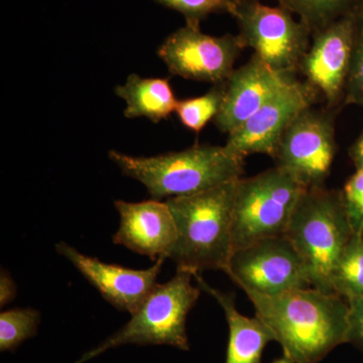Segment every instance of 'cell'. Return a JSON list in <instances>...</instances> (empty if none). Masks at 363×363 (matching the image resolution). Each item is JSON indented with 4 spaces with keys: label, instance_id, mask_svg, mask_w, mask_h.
Here are the masks:
<instances>
[{
    "label": "cell",
    "instance_id": "19",
    "mask_svg": "<svg viewBox=\"0 0 363 363\" xmlns=\"http://www.w3.org/2000/svg\"><path fill=\"white\" fill-rule=\"evenodd\" d=\"M279 6L297 14L311 33L353 11L354 0H277Z\"/></svg>",
    "mask_w": 363,
    "mask_h": 363
},
{
    "label": "cell",
    "instance_id": "4",
    "mask_svg": "<svg viewBox=\"0 0 363 363\" xmlns=\"http://www.w3.org/2000/svg\"><path fill=\"white\" fill-rule=\"evenodd\" d=\"M353 233L341 191L306 188L286 236L304 260L312 288L335 294L332 274Z\"/></svg>",
    "mask_w": 363,
    "mask_h": 363
},
{
    "label": "cell",
    "instance_id": "25",
    "mask_svg": "<svg viewBox=\"0 0 363 363\" xmlns=\"http://www.w3.org/2000/svg\"><path fill=\"white\" fill-rule=\"evenodd\" d=\"M347 343L363 350V297L348 302Z\"/></svg>",
    "mask_w": 363,
    "mask_h": 363
},
{
    "label": "cell",
    "instance_id": "18",
    "mask_svg": "<svg viewBox=\"0 0 363 363\" xmlns=\"http://www.w3.org/2000/svg\"><path fill=\"white\" fill-rule=\"evenodd\" d=\"M334 293L345 298L347 303L363 297V235L353 233L339 259L333 274Z\"/></svg>",
    "mask_w": 363,
    "mask_h": 363
},
{
    "label": "cell",
    "instance_id": "7",
    "mask_svg": "<svg viewBox=\"0 0 363 363\" xmlns=\"http://www.w3.org/2000/svg\"><path fill=\"white\" fill-rule=\"evenodd\" d=\"M231 16L238 23L241 42L255 56L279 73L298 72L312 39L303 21L295 20L284 7L266 6L259 0H235Z\"/></svg>",
    "mask_w": 363,
    "mask_h": 363
},
{
    "label": "cell",
    "instance_id": "26",
    "mask_svg": "<svg viewBox=\"0 0 363 363\" xmlns=\"http://www.w3.org/2000/svg\"><path fill=\"white\" fill-rule=\"evenodd\" d=\"M16 294V286L13 278L9 272L2 269L1 276H0V306L1 308L13 301Z\"/></svg>",
    "mask_w": 363,
    "mask_h": 363
},
{
    "label": "cell",
    "instance_id": "11",
    "mask_svg": "<svg viewBox=\"0 0 363 363\" xmlns=\"http://www.w3.org/2000/svg\"><path fill=\"white\" fill-rule=\"evenodd\" d=\"M359 26L353 11L313 33L311 44L301 62L298 72L306 84L329 106L337 105L345 93Z\"/></svg>",
    "mask_w": 363,
    "mask_h": 363
},
{
    "label": "cell",
    "instance_id": "20",
    "mask_svg": "<svg viewBox=\"0 0 363 363\" xmlns=\"http://www.w3.org/2000/svg\"><path fill=\"white\" fill-rule=\"evenodd\" d=\"M40 313L33 308H16L0 314V351L13 352L38 334Z\"/></svg>",
    "mask_w": 363,
    "mask_h": 363
},
{
    "label": "cell",
    "instance_id": "27",
    "mask_svg": "<svg viewBox=\"0 0 363 363\" xmlns=\"http://www.w3.org/2000/svg\"><path fill=\"white\" fill-rule=\"evenodd\" d=\"M350 155L357 169H363V130L357 142L350 147Z\"/></svg>",
    "mask_w": 363,
    "mask_h": 363
},
{
    "label": "cell",
    "instance_id": "8",
    "mask_svg": "<svg viewBox=\"0 0 363 363\" xmlns=\"http://www.w3.org/2000/svg\"><path fill=\"white\" fill-rule=\"evenodd\" d=\"M223 272L242 290L260 295L311 288L304 260L286 235L234 250Z\"/></svg>",
    "mask_w": 363,
    "mask_h": 363
},
{
    "label": "cell",
    "instance_id": "3",
    "mask_svg": "<svg viewBox=\"0 0 363 363\" xmlns=\"http://www.w3.org/2000/svg\"><path fill=\"white\" fill-rule=\"evenodd\" d=\"M108 157L123 175L140 182L152 199L186 197L238 180L245 159L225 145H196L156 157H133L111 150Z\"/></svg>",
    "mask_w": 363,
    "mask_h": 363
},
{
    "label": "cell",
    "instance_id": "9",
    "mask_svg": "<svg viewBox=\"0 0 363 363\" xmlns=\"http://www.w3.org/2000/svg\"><path fill=\"white\" fill-rule=\"evenodd\" d=\"M336 150L334 116L310 106L286 128L272 159L306 188L324 187Z\"/></svg>",
    "mask_w": 363,
    "mask_h": 363
},
{
    "label": "cell",
    "instance_id": "12",
    "mask_svg": "<svg viewBox=\"0 0 363 363\" xmlns=\"http://www.w3.org/2000/svg\"><path fill=\"white\" fill-rule=\"evenodd\" d=\"M316 96L309 85L296 80L229 133L226 149L241 159L255 154L274 157L286 128Z\"/></svg>",
    "mask_w": 363,
    "mask_h": 363
},
{
    "label": "cell",
    "instance_id": "28",
    "mask_svg": "<svg viewBox=\"0 0 363 363\" xmlns=\"http://www.w3.org/2000/svg\"><path fill=\"white\" fill-rule=\"evenodd\" d=\"M271 363H294L292 360L289 359L288 357H286L285 355L284 357L278 358V359L274 360V362Z\"/></svg>",
    "mask_w": 363,
    "mask_h": 363
},
{
    "label": "cell",
    "instance_id": "5",
    "mask_svg": "<svg viewBox=\"0 0 363 363\" xmlns=\"http://www.w3.org/2000/svg\"><path fill=\"white\" fill-rule=\"evenodd\" d=\"M193 278L192 272L177 269L173 279L155 286L121 330L85 352L75 363L89 362L126 344L169 345L190 350L186 320L201 292L199 286H193Z\"/></svg>",
    "mask_w": 363,
    "mask_h": 363
},
{
    "label": "cell",
    "instance_id": "6",
    "mask_svg": "<svg viewBox=\"0 0 363 363\" xmlns=\"http://www.w3.org/2000/svg\"><path fill=\"white\" fill-rule=\"evenodd\" d=\"M305 190L292 174L278 166L250 178H240L231 226L233 252L264 238L285 236Z\"/></svg>",
    "mask_w": 363,
    "mask_h": 363
},
{
    "label": "cell",
    "instance_id": "15",
    "mask_svg": "<svg viewBox=\"0 0 363 363\" xmlns=\"http://www.w3.org/2000/svg\"><path fill=\"white\" fill-rule=\"evenodd\" d=\"M114 206L121 223L113 242L152 260L167 259L177 240L175 219L167 202L156 199L136 203L116 200Z\"/></svg>",
    "mask_w": 363,
    "mask_h": 363
},
{
    "label": "cell",
    "instance_id": "17",
    "mask_svg": "<svg viewBox=\"0 0 363 363\" xmlns=\"http://www.w3.org/2000/svg\"><path fill=\"white\" fill-rule=\"evenodd\" d=\"M114 91L126 104V118L145 117L155 123L175 112L179 101L166 78H143L130 74L126 82L116 86Z\"/></svg>",
    "mask_w": 363,
    "mask_h": 363
},
{
    "label": "cell",
    "instance_id": "2",
    "mask_svg": "<svg viewBox=\"0 0 363 363\" xmlns=\"http://www.w3.org/2000/svg\"><path fill=\"white\" fill-rule=\"evenodd\" d=\"M238 180L167 200L177 227V240L167 259L177 269L193 274L226 269L233 252L231 226Z\"/></svg>",
    "mask_w": 363,
    "mask_h": 363
},
{
    "label": "cell",
    "instance_id": "10",
    "mask_svg": "<svg viewBox=\"0 0 363 363\" xmlns=\"http://www.w3.org/2000/svg\"><path fill=\"white\" fill-rule=\"evenodd\" d=\"M243 49L238 35L214 37L200 26L186 25L164 40L157 55L173 75L216 85L233 74Z\"/></svg>",
    "mask_w": 363,
    "mask_h": 363
},
{
    "label": "cell",
    "instance_id": "14",
    "mask_svg": "<svg viewBox=\"0 0 363 363\" xmlns=\"http://www.w3.org/2000/svg\"><path fill=\"white\" fill-rule=\"evenodd\" d=\"M295 81V76L272 70L253 55L247 64L234 69L225 81L223 102L214 118L215 125L229 135Z\"/></svg>",
    "mask_w": 363,
    "mask_h": 363
},
{
    "label": "cell",
    "instance_id": "24",
    "mask_svg": "<svg viewBox=\"0 0 363 363\" xmlns=\"http://www.w3.org/2000/svg\"><path fill=\"white\" fill-rule=\"evenodd\" d=\"M344 96L346 104L363 107V23L360 25L358 30L357 45Z\"/></svg>",
    "mask_w": 363,
    "mask_h": 363
},
{
    "label": "cell",
    "instance_id": "22",
    "mask_svg": "<svg viewBox=\"0 0 363 363\" xmlns=\"http://www.w3.org/2000/svg\"><path fill=\"white\" fill-rule=\"evenodd\" d=\"M181 13L186 25L200 26L203 20L213 13H233L235 0H154Z\"/></svg>",
    "mask_w": 363,
    "mask_h": 363
},
{
    "label": "cell",
    "instance_id": "13",
    "mask_svg": "<svg viewBox=\"0 0 363 363\" xmlns=\"http://www.w3.org/2000/svg\"><path fill=\"white\" fill-rule=\"evenodd\" d=\"M57 252L63 255L116 309L133 315L157 285L164 259L147 269H128L117 264H105L96 257H88L61 241Z\"/></svg>",
    "mask_w": 363,
    "mask_h": 363
},
{
    "label": "cell",
    "instance_id": "16",
    "mask_svg": "<svg viewBox=\"0 0 363 363\" xmlns=\"http://www.w3.org/2000/svg\"><path fill=\"white\" fill-rule=\"evenodd\" d=\"M198 286L221 306L228 324L229 337L225 363H262L267 344L274 341L269 327L259 317L243 316L236 310L233 294H226L208 285L200 272L193 274Z\"/></svg>",
    "mask_w": 363,
    "mask_h": 363
},
{
    "label": "cell",
    "instance_id": "21",
    "mask_svg": "<svg viewBox=\"0 0 363 363\" xmlns=\"http://www.w3.org/2000/svg\"><path fill=\"white\" fill-rule=\"evenodd\" d=\"M225 93V82L214 85L202 96L178 101L176 113L188 130L199 133L220 111Z\"/></svg>",
    "mask_w": 363,
    "mask_h": 363
},
{
    "label": "cell",
    "instance_id": "23",
    "mask_svg": "<svg viewBox=\"0 0 363 363\" xmlns=\"http://www.w3.org/2000/svg\"><path fill=\"white\" fill-rule=\"evenodd\" d=\"M341 192L353 233L363 235V169H357Z\"/></svg>",
    "mask_w": 363,
    "mask_h": 363
},
{
    "label": "cell",
    "instance_id": "29",
    "mask_svg": "<svg viewBox=\"0 0 363 363\" xmlns=\"http://www.w3.org/2000/svg\"><path fill=\"white\" fill-rule=\"evenodd\" d=\"M362 16H363V0H362Z\"/></svg>",
    "mask_w": 363,
    "mask_h": 363
},
{
    "label": "cell",
    "instance_id": "1",
    "mask_svg": "<svg viewBox=\"0 0 363 363\" xmlns=\"http://www.w3.org/2000/svg\"><path fill=\"white\" fill-rule=\"evenodd\" d=\"M243 291L284 355L294 363H319L334 348L347 343L350 305L340 296L312 286L277 296Z\"/></svg>",
    "mask_w": 363,
    "mask_h": 363
}]
</instances>
